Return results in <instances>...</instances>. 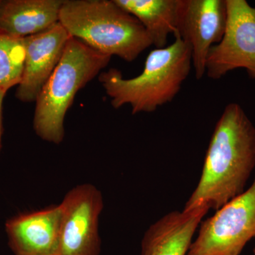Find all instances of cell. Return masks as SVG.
Segmentation results:
<instances>
[{
  "label": "cell",
  "instance_id": "obj_12",
  "mask_svg": "<svg viewBox=\"0 0 255 255\" xmlns=\"http://www.w3.org/2000/svg\"><path fill=\"white\" fill-rule=\"evenodd\" d=\"M64 0H0V31L17 38L37 34L59 22Z\"/></svg>",
  "mask_w": 255,
  "mask_h": 255
},
{
  "label": "cell",
  "instance_id": "obj_5",
  "mask_svg": "<svg viewBox=\"0 0 255 255\" xmlns=\"http://www.w3.org/2000/svg\"><path fill=\"white\" fill-rule=\"evenodd\" d=\"M254 238L255 177L249 189L201 223L187 255H239Z\"/></svg>",
  "mask_w": 255,
  "mask_h": 255
},
{
  "label": "cell",
  "instance_id": "obj_9",
  "mask_svg": "<svg viewBox=\"0 0 255 255\" xmlns=\"http://www.w3.org/2000/svg\"><path fill=\"white\" fill-rule=\"evenodd\" d=\"M70 38L58 22L46 31L23 38L25 60L22 77L16 92L18 100L36 102L59 63Z\"/></svg>",
  "mask_w": 255,
  "mask_h": 255
},
{
  "label": "cell",
  "instance_id": "obj_2",
  "mask_svg": "<svg viewBox=\"0 0 255 255\" xmlns=\"http://www.w3.org/2000/svg\"><path fill=\"white\" fill-rule=\"evenodd\" d=\"M191 68L190 48L176 38L170 46L151 50L138 76L124 79L120 70L111 68L99 80L114 108L130 105L132 114L150 113L174 100Z\"/></svg>",
  "mask_w": 255,
  "mask_h": 255
},
{
  "label": "cell",
  "instance_id": "obj_4",
  "mask_svg": "<svg viewBox=\"0 0 255 255\" xmlns=\"http://www.w3.org/2000/svg\"><path fill=\"white\" fill-rule=\"evenodd\" d=\"M111 58L77 38H70L36 101L33 127L38 137L56 145L63 141L64 121L75 95L107 66Z\"/></svg>",
  "mask_w": 255,
  "mask_h": 255
},
{
  "label": "cell",
  "instance_id": "obj_16",
  "mask_svg": "<svg viewBox=\"0 0 255 255\" xmlns=\"http://www.w3.org/2000/svg\"><path fill=\"white\" fill-rule=\"evenodd\" d=\"M253 253H254V255H255V247L254 248V251H253Z\"/></svg>",
  "mask_w": 255,
  "mask_h": 255
},
{
  "label": "cell",
  "instance_id": "obj_1",
  "mask_svg": "<svg viewBox=\"0 0 255 255\" xmlns=\"http://www.w3.org/2000/svg\"><path fill=\"white\" fill-rule=\"evenodd\" d=\"M255 167L254 124L241 105L229 104L216 124L200 179L183 211H218L244 192Z\"/></svg>",
  "mask_w": 255,
  "mask_h": 255
},
{
  "label": "cell",
  "instance_id": "obj_7",
  "mask_svg": "<svg viewBox=\"0 0 255 255\" xmlns=\"http://www.w3.org/2000/svg\"><path fill=\"white\" fill-rule=\"evenodd\" d=\"M227 23L222 40L210 50L206 74L222 78L238 68L255 80V8L246 0H226Z\"/></svg>",
  "mask_w": 255,
  "mask_h": 255
},
{
  "label": "cell",
  "instance_id": "obj_10",
  "mask_svg": "<svg viewBox=\"0 0 255 255\" xmlns=\"http://www.w3.org/2000/svg\"><path fill=\"white\" fill-rule=\"evenodd\" d=\"M61 221L60 204L10 218L4 225L10 249L15 255H54Z\"/></svg>",
  "mask_w": 255,
  "mask_h": 255
},
{
  "label": "cell",
  "instance_id": "obj_17",
  "mask_svg": "<svg viewBox=\"0 0 255 255\" xmlns=\"http://www.w3.org/2000/svg\"></svg>",
  "mask_w": 255,
  "mask_h": 255
},
{
  "label": "cell",
  "instance_id": "obj_6",
  "mask_svg": "<svg viewBox=\"0 0 255 255\" xmlns=\"http://www.w3.org/2000/svg\"><path fill=\"white\" fill-rule=\"evenodd\" d=\"M60 206L62 221L54 255H100L102 191L90 183L79 184L67 193Z\"/></svg>",
  "mask_w": 255,
  "mask_h": 255
},
{
  "label": "cell",
  "instance_id": "obj_13",
  "mask_svg": "<svg viewBox=\"0 0 255 255\" xmlns=\"http://www.w3.org/2000/svg\"><path fill=\"white\" fill-rule=\"evenodd\" d=\"M145 28L155 48L167 46L169 35L176 36L181 0H114Z\"/></svg>",
  "mask_w": 255,
  "mask_h": 255
},
{
  "label": "cell",
  "instance_id": "obj_8",
  "mask_svg": "<svg viewBox=\"0 0 255 255\" xmlns=\"http://www.w3.org/2000/svg\"><path fill=\"white\" fill-rule=\"evenodd\" d=\"M226 23V0H181L175 37L190 48L197 80L205 75L210 50L222 40Z\"/></svg>",
  "mask_w": 255,
  "mask_h": 255
},
{
  "label": "cell",
  "instance_id": "obj_15",
  "mask_svg": "<svg viewBox=\"0 0 255 255\" xmlns=\"http://www.w3.org/2000/svg\"><path fill=\"white\" fill-rule=\"evenodd\" d=\"M6 90H1L0 89V150L1 147V136H2V105L3 101L5 95H6Z\"/></svg>",
  "mask_w": 255,
  "mask_h": 255
},
{
  "label": "cell",
  "instance_id": "obj_3",
  "mask_svg": "<svg viewBox=\"0 0 255 255\" xmlns=\"http://www.w3.org/2000/svg\"><path fill=\"white\" fill-rule=\"evenodd\" d=\"M59 22L73 38L127 62L152 45L140 21L114 0H64Z\"/></svg>",
  "mask_w": 255,
  "mask_h": 255
},
{
  "label": "cell",
  "instance_id": "obj_11",
  "mask_svg": "<svg viewBox=\"0 0 255 255\" xmlns=\"http://www.w3.org/2000/svg\"><path fill=\"white\" fill-rule=\"evenodd\" d=\"M209 211L201 208L164 215L144 234L141 255H187L194 235Z\"/></svg>",
  "mask_w": 255,
  "mask_h": 255
},
{
  "label": "cell",
  "instance_id": "obj_14",
  "mask_svg": "<svg viewBox=\"0 0 255 255\" xmlns=\"http://www.w3.org/2000/svg\"><path fill=\"white\" fill-rule=\"evenodd\" d=\"M25 60L23 38H14L0 31V89L8 90L18 85Z\"/></svg>",
  "mask_w": 255,
  "mask_h": 255
}]
</instances>
